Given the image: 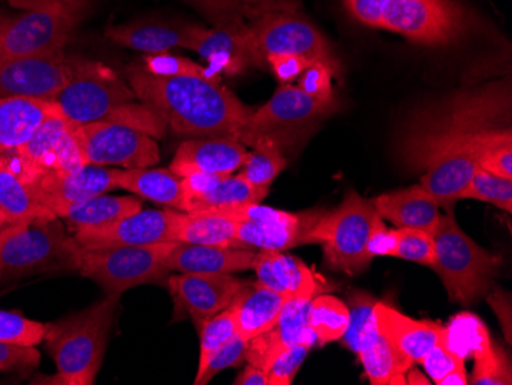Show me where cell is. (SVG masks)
Returning a JSON list of instances; mask_svg holds the SVG:
<instances>
[{"instance_id": "cell-1", "label": "cell", "mask_w": 512, "mask_h": 385, "mask_svg": "<svg viewBox=\"0 0 512 385\" xmlns=\"http://www.w3.org/2000/svg\"><path fill=\"white\" fill-rule=\"evenodd\" d=\"M128 83L135 97L172 131L191 139L240 140L252 112L217 77L154 76L134 63L128 68Z\"/></svg>"}, {"instance_id": "cell-2", "label": "cell", "mask_w": 512, "mask_h": 385, "mask_svg": "<svg viewBox=\"0 0 512 385\" xmlns=\"http://www.w3.org/2000/svg\"><path fill=\"white\" fill-rule=\"evenodd\" d=\"M509 112L511 89L505 83L456 94L414 114L401 137L402 160L422 171L434 155L473 145L480 132L508 125Z\"/></svg>"}, {"instance_id": "cell-3", "label": "cell", "mask_w": 512, "mask_h": 385, "mask_svg": "<svg viewBox=\"0 0 512 385\" xmlns=\"http://www.w3.org/2000/svg\"><path fill=\"white\" fill-rule=\"evenodd\" d=\"M365 27L401 34L428 47H448L471 30V16L456 0H344Z\"/></svg>"}, {"instance_id": "cell-4", "label": "cell", "mask_w": 512, "mask_h": 385, "mask_svg": "<svg viewBox=\"0 0 512 385\" xmlns=\"http://www.w3.org/2000/svg\"><path fill=\"white\" fill-rule=\"evenodd\" d=\"M119 301L106 297L56 323L46 324V349L56 362L60 384H94L102 369Z\"/></svg>"}, {"instance_id": "cell-5", "label": "cell", "mask_w": 512, "mask_h": 385, "mask_svg": "<svg viewBox=\"0 0 512 385\" xmlns=\"http://www.w3.org/2000/svg\"><path fill=\"white\" fill-rule=\"evenodd\" d=\"M82 247L59 217H34L8 223L0 231V281L79 270Z\"/></svg>"}, {"instance_id": "cell-6", "label": "cell", "mask_w": 512, "mask_h": 385, "mask_svg": "<svg viewBox=\"0 0 512 385\" xmlns=\"http://www.w3.org/2000/svg\"><path fill=\"white\" fill-rule=\"evenodd\" d=\"M436 260L433 269L450 300L468 306L490 292L502 260L474 243L457 224L453 211L442 215L433 231Z\"/></svg>"}, {"instance_id": "cell-7", "label": "cell", "mask_w": 512, "mask_h": 385, "mask_svg": "<svg viewBox=\"0 0 512 385\" xmlns=\"http://www.w3.org/2000/svg\"><path fill=\"white\" fill-rule=\"evenodd\" d=\"M89 0H51L17 16L0 11V63L65 50Z\"/></svg>"}, {"instance_id": "cell-8", "label": "cell", "mask_w": 512, "mask_h": 385, "mask_svg": "<svg viewBox=\"0 0 512 385\" xmlns=\"http://www.w3.org/2000/svg\"><path fill=\"white\" fill-rule=\"evenodd\" d=\"M338 100L315 99L298 86L283 85L260 109L250 112L240 142L252 148L260 140H269L276 148H295L325 117L330 116Z\"/></svg>"}, {"instance_id": "cell-9", "label": "cell", "mask_w": 512, "mask_h": 385, "mask_svg": "<svg viewBox=\"0 0 512 385\" xmlns=\"http://www.w3.org/2000/svg\"><path fill=\"white\" fill-rule=\"evenodd\" d=\"M378 218L373 201L350 191L338 208L322 212L307 235V244H321L325 260L344 274L359 275L375 258L368 254V238Z\"/></svg>"}, {"instance_id": "cell-10", "label": "cell", "mask_w": 512, "mask_h": 385, "mask_svg": "<svg viewBox=\"0 0 512 385\" xmlns=\"http://www.w3.org/2000/svg\"><path fill=\"white\" fill-rule=\"evenodd\" d=\"M175 243L82 249L79 270L83 277L100 284L106 297L120 300L132 287L160 283L169 274L165 260Z\"/></svg>"}, {"instance_id": "cell-11", "label": "cell", "mask_w": 512, "mask_h": 385, "mask_svg": "<svg viewBox=\"0 0 512 385\" xmlns=\"http://www.w3.org/2000/svg\"><path fill=\"white\" fill-rule=\"evenodd\" d=\"M137 99L129 83L105 63L74 57V74L53 100L74 125L108 120L120 106Z\"/></svg>"}, {"instance_id": "cell-12", "label": "cell", "mask_w": 512, "mask_h": 385, "mask_svg": "<svg viewBox=\"0 0 512 385\" xmlns=\"http://www.w3.org/2000/svg\"><path fill=\"white\" fill-rule=\"evenodd\" d=\"M76 139L85 165L135 169L149 168L160 160L151 135L125 123L100 120L76 125Z\"/></svg>"}, {"instance_id": "cell-13", "label": "cell", "mask_w": 512, "mask_h": 385, "mask_svg": "<svg viewBox=\"0 0 512 385\" xmlns=\"http://www.w3.org/2000/svg\"><path fill=\"white\" fill-rule=\"evenodd\" d=\"M0 157L13 166L27 185L40 175L74 171L85 166L76 139V125L62 114L46 120L22 148Z\"/></svg>"}, {"instance_id": "cell-14", "label": "cell", "mask_w": 512, "mask_h": 385, "mask_svg": "<svg viewBox=\"0 0 512 385\" xmlns=\"http://www.w3.org/2000/svg\"><path fill=\"white\" fill-rule=\"evenodd\" d=\"M324 211H278L261 205H247L224 212L223 217L237 221V237L252 251H287L307 244V235Z\"/></svg>"}, {"instance_id": "cell-15", "label": "cell", "mask_w": 512, "mask_h": 385, "mask_svg": "<svg viewBox=\"0 0 512 385\" xmlns=\"http://www.w3.org/2000/svg\"><path fill=\"white\" fill-rule=\"evenodd\" d=\"M250 39L261 65L269 56L296 54L338 66L329 40L298 13H270L249 22Z\"/></svg>"}, {"instance_id": "cell-16", "label": "cell", "mask_w": 512, "mask_h": 385, "mask_svg": "<svg viewBox=\"0 0 512 385\" xmlns=\"http://www.w3.org/2000/svg\"><path fill=\"white\" fill-rule=\"evenodd\" d=\"M74 74V57L65 50L0 63V97L53 102Z\"/></svg>"}, {"instance_id": "cell-17", "label": "cell", "mask_w": 512, "mask_h": 385, "mask_svg": "<svg viewBox=\"0 0 512 385\" xmlns=\"http://www.w3.org/2000/svg\"><path fill=\"white\" fill-rule=\"evenodd\" d=\"M183 212L138 211L115 223L82 228L74 231V238L82 249L102 247L149 246L175 241V231Z\"/></svg>"}, {"instance_id": "cell-18", "label": "cell", "mask_w": 512, "mask_h": 385, "mask_svg": "<svg viewBox=\"0 0 512 385\" xmlns=\"http://www.w3.org/2000/svg\"><path fill=\"white\" fill-rule=\"evenodd\" d=\"M28 186L40 205L59 218L83 201L115 189L112 169L94 165H85L74 171L40 175Z\"/></svg>"}, {"instance_id": "cell-19", "label": "cell", "mask_w": 512, "mask_h": 385, "mask_svg": "<svg viewBox=\"0 0 512 385\" xmlns=\"http://www.w3.org/2000/svg\"><path fill=\"white\" fill-rule=\"evenodd\" d=\"M243 286L244 281L234 274H180L169 278L175 312L191 316L198 330L227 309Z\"/></svg>"}, {"instance_id": "cell-20", "label": "cell", "mask_w": 512, "mask_h": 385, "mask_svg": "<svg viewBox=\"0 0 512 385\" xmlns=\"http://www.w3.org/2000/svg\"><path fill=\"white\" fill-rule=\"evenodd\" d=\"M318 293H321V289H309L290 297L279 313L275 326L250 339L247 362L266 372L270 362L289 347L299 343L315 344V333L309 327V310Z\"/></svg>"}, {"instance_id": "cell-21", "label": "cell", "mask_w": 512, "mask_h": 385, "mask_svg": "<svg viewBox=\"0 0 512 385\" xmlns=\"http://www.w3.org/2000/svg\"><path fill=\"white\" fill-rule=\"evenodd\" d=\"M186 214H224L247 205H258L267 197V189L250 185L237 175H189L181 178Z\"/></svg>"}, {"instance_id": "cell-22", "label": "cell", "mask_w": 512, "mask_h": 385, "mask_svg": "<svg viewBox=\"0 0 512 385\" xmlns=\"http://www.w3.org/2000/svg\"><path fill=\"white\" fill-rule=\"evenodd\" d=\"M192 51L209 63L207 71L212 77L237 76L249 66L263 68L250 39L249 22L218 25L209 30L201 27Z\"/></svg>"}, {"instance_id": "cell-23", "label": "cell", "mask_w": 512, "mask_h": 385, "mask_svg": "<svg viewBox=\"0 0 512 385\" xmlns=\"http://www.w3.org/2000/svg\"><path fill=\"white\" fill-rule=\"evenodd\" d=\"M247 146L237 139L184 140L175 152L171 171L178 177L189 175H232L246 163Z\"/></svg>"}, {"instance_id": "cell-24", "label": "cell", "mask_w": 512, "mask_h": 385, "mask_svg": "<svg viewBox=\"0 0 512 385\" xmlns=\"http://www.w3.org/2000/svg\"><path fill=\"white\" fill-rule=\"evenodd\" d=\"M373 313L379 330L413 364H421L425 355L437 344L450 341V329L430 321L413 320L381 301L376 303Z\"/></svg>"}, {"instance_id": "cell-25", "label": "cell", "mask_w": 512, "mask_h": 385, "mask_svg": "<svg viewBox=\"0 0 512 385\" xmlns=\"http://www.w3.org/2000/svg\"><path fill=\"white\" fill-rule=\"evenodd\" d=\"M477 168L474 145L440 152L422 168L421 186L433 195L439 206L450 211L451 206L460 200Z\"/></svg>"}, {"instance_id": "cell-26", "label": "cell", "mask_w": 512, "mask_h": 385, "mask_svg": "<svg viewBox=\"0 0 512 385\" xmlns=\"http://www.w3.org/2000/svg\"><path fill=\"white\" fill-rule=\"evenodd\" d=\"M256 252L238 247L175 243L166 257L165 267L180 274H235L252 269Z\"/></svg>"}, {"instance_id": "cell-27", "label": "cell", "mask_w": 512, "mask_h": 385, "mask_svg": "<svg viewBox=\"0 0 512 385\" xmlns=\"http://www.w3.org/2000/svg\"><path fill=\"white\" fill-rule=\"evenodd\" d=\"M198 25H175L165 22H134V24L109 25L105 36L122 47L145 54H163L184 48L191 50L197 40Z\"/></svg>"}, {"instance_id": "cell-28", "label": "cell", "mask_w": 512, "mask_h": 385, "mask_svg": "<svg viewBox=\"0 0 512 385\" xmlns=\"http://www.w3.org/2000/svg\"><path fill=\"white\" fill-rule=\"evenodd\" d=\"M57 114L62 112L54 102L28 97H0V155L22 148L46 120Z\"/></svg>"}, {"instance_id": "cell-29", "label": "cell", "mask_w": 512, "mask_h": 385, "mask_svg": "<svg viewBox=\"0 0 512 385\" xmlns=\"http://www.w3.org/2000/svg\"><path fill=\"white\" fill-rule=\"evenodd\" d=\"M373 206L382 220L391 221L398 228L421 229L430 234L442 217L439 203L421 185L379 195Z\"/></svg>"}, {"instance_id": "cell-30", "label": "cell", "mask_w": 512, "mask_h": 385, "mask_svg": "<svg viewBox=\"0 0 512 385\" xmlns=\"http://www.w3.org/2000/svg\"><path fill=\"white\" fill-rule=\"evenodd\" d=\"M359 359L373 385L407 384L405 373L413 361L399 352L379 330L375 313L359 339Z\"/></svg>"}, {"instance_id": "cell-31", "label": "cell", "mask_w": 512, "mask_h": 385, "mask_svg": "<svg viewBox=\"0 0 512 385\" xmlns=\"http://www.w3.org/2000/svg\"><path fill=\"white\" fill-rule=\"evenodd\" d=\"M287 300L289 298L267 289L258 281L252 286L244 284L230 304L238 335L250 341L272 329Z\"/></svg>"}, {"instance_id": "cell-32", "label": "cell", "mask_w": 512, "mask_h": 385, "mask_svg": "<svg viewBox=\"0 0 512 385\" xmlns=\"http://www.w3.org/2000/svg\"><path fill=\"white\" fill-rule=\"evenodd\" d=\"M252 269L258 283L287 298L304 290L321 289L312 270L299 258L284 255L283 251L256 252Z\"/></svg>"}, {"instance_id": "cell-33", "label": "cell", "mask_w": 512, "mask_h": 385, "mask_svg": "<svg viewBox=\"0 0 512 385\" xmlns=\"http://www.w3.org/2000/svg\"><path fill=\"white\" fill-rule=\"evenodd\" d=\"M112 178L115 188L125 189L158 205L171 206L177 211L186 209L181 177L171 169H112Z\"/></svg>"}, {"instance_id": "cell-34", "label": "cell", "mask_w": 512, "mask_h": 385, "mask_svg": "<svg viewBox=\"0 0 512 385\" xmlns=\"http://www.w3.org/2000/svg\"><path fill=\"white\" fill-rule=\"evenodd\" d=\"M238 223L218 214H181L180 223L175 231L177 243L211 244V246H244L237 237ZM252 251V249H250Z\"/></svg>"}, {"instance_id": "cell-35", "label": "cell", "mask_w": 512, "mask_h": 385, "mask_svg": "<svg viewBox=\"0 0 512 385\" xmlns=\"http://www.w3.org/2000/svg\"><path fill=\"white\" fill-rule=\"evenodd\" d=\"M142 211V201L135 197H115V195H97L80 205L68 209L62 218L77 231L82 228H97L115 223L129 215Z\"/></svg>"}, {"instance_id": "cell-36", "label": "cell", "mask_w": 512, "mask_h": 385, "mask_svg": "<svg viewBox=\"0 0 512 385\" xmlns=\"http://www.w3.org/2000/svg\"><path fill=\"white\" fill-rule=\"evenodd\" d=\"M0 214L8 223L34 217H56L34 197L30 186L0 157Z\"/></svg>"}, {"instance_id": "cell-37", "label": "cell", "mask_w": 512, "mask_h": 385, "mask_svg": "<svg viewBox=\"0 0 512 385\" xmlns=\"http://www.w3.org/2000/svg\"><path fill=\"white\" fill-rule=\"evenodd\" d=\"M477 166L499 175L512 178V131L511 126L486 129L474 137Z\"/></svg>"}, {"instance_id": "cell-38", "label": "cell", "mask_w": 512, "mask_h": 385, "mask_svg": "<svg viewBox=\"0 0 512 385\" xmlns=\"http://www.w3.org/2000/svg\"><path fill=\"white\" fill-rule=\"evenodd\" d=\"M471 353L476 359L473 378L474 385H509L512 384L511 366L508 358L500 347L491 341L485 327L476 336V341L470 346Z\"/></svg>"}, {"instance_id": "cell-39", "label": "cell", "mask_w": 512, "mask_h": 385, "mask_svg": "<svg viewBox=\"0 0 512 385\" xmlns=\"http://www.w3.org/2000/svg\"><path fill=\"white\" fill-rule=\"evenodd\" d=\"M348 323L350 310L344 301L324 293H318L313 298L309 310V327L321 346L341 339Z\"/></svg>"}, {"instance_id": "cell-40", "label": "cell", "mask_w": 512, "mask_h": 385, "mask_svg": "<svg viewBox=\"0 0 512 385\" xmlns=\"http://www.w3.org/2000/svg\"><path fill=\"white\" fill-rule=\"evenodd\" d=\"M240 175L256 188L269 191L273 180L286 169L287 158L283 151L269 140H260L252 146Z\"/></svg>"}, {"instance_id": "cell-41", "label": "cell", "mask_w": 512, "mask_h": 385, "mask_svg": "<svg viewBox=\"0 0 512 385\" xmlns=\"http://www.w3.org/2000/svg\"><path fill=\"white\" fill-rule=\"evenodd\" d=\"M465 198L486 201L503 211L511 212L512 178L499 177L485 169L477 168L467 188L460 195V200Z\"/></svg>"}, {"instance_id": "cell-42", "label": "cell", "mask_w": 512, "mask_h": 385, "mask_svg": "<svg viewBox=\"0 0 512 385\" xmlns=\"http://www.w3.org/2000/svg\"><path fill=\"white\" fill-rule=\"evenodd\" d=\"M237 335V326H235V316L230 306L223 312L212 316L200 327V361H198L197 376L206 369L207 362L211 361L212 356L229 341Z\"/></svg>"}, {"instance_id": "cell-43", "label": "cell", "mask_w": 512, "mask_h": 385, "mask_svg": "<svg viewBox=\"0 0 512 385\" xmlns=\"http://www.w3.org/2000/svg\"><path fill=\"white\" fill-rule=\"evenodd\" d=\"M46 324L17 312L0 309V341L16 346L36 347L45 341Z\"/></svg>"}, {"instance_id": "cell-44", "label": "cell", "mask_w": 512, "mask_h": 385, "mask_svg": "<svg viewBox=\"0 0 512 385\" xmlns=\"http://www.w3.org/2000/svg\"><path fill=\"white\" fill-rule=\"evenodd\" d=\"M394 257L424 266H433L436 260L433 235L421 229L399 228L398 247Z\"/></svg>"}, {"instance_id": "cell-45", "label": "cell", "mask_w": 512, "mask_h": 385, "mask_svg": "<svg viewBox=\"0 0 512 385\" xmlns=\"http://www.w3.org/2000/svg\"><path fill=\"white\" fill-rule=\"evenodd\" d=\"M143 70L154 76L177 77L197 76L212 77L207 68L197 65L186 57L174 56V54H146L142 59ZM220 79V77H217Z\"/></svg>"}, {"instance_id": "cell-46", "label": "cell", "mask_w": 512, "mask_h": 385, "mask_svg": "<svg viewBox=\"0 0 512 385\" xmlns=\"http://www.w3.org/2000/svg\"><path fill=\"white\" fill-rule=\"evenodd\" d=\"M378 301L375 298L368 295L365 292H356L352 295L350 300V323H348L347 330H345L344 336L341 341L347 349L352 352L358 353L359 339H361L362 332H364L367 324L370 323L373 318V310Z\"/></svg>"}, {"instance_id": "cell-47", "label": "cell", "mask_w": 512, "mask_h": 385, "mask_svg": "<svg viewBox=\"0 0 512 385\" xmlns=\"http://www.w3.org/2000/svg\"><path fill=\"white\" fill-rule=\"evenodd\" d=\"M312 347V343H299L279 353L266 370L269 385L292 384Z\"/></svg>"}, {"instance_id": "cell-48", "label": "cell", "mask_w": 512, "mask_h": 385, "mask_svg": "<svg viewBox=\"0 0 512 385\" xmlns=\"http://www.w3.org/2000/svg\"><path fill=\"white\" fill-rule=\"evenodd\" d=\"M250 341L241 338L240 335H235L234 338L229 339L214 356L211 361L207 362L206 369L201 373L200 378L195 379V385H206L223 370L230 369V367L240 366L241 362L246 359L247 349H249Z\"/></svg>"}, {"instance_id": "cell-49", "label": "cell", "mask_w": 512, "mask_h": 385, "mask_svg": "<svg viewBox=\"0 0 512 385\" xmlns=\"http://www.w3.org/2000/svg\"><path fill=\"white\" fill-rule=\"evenodd\" d=\"M336 68L338 66L321 62V60L310 63L306 70L302 71L296 86L309 96L315 97V99H335L333 76H335Z\"/></svg>"}, {"instance_id": "cell-50", "label": "cell", "mask_w": 512, "mask_h": 385, "mask_svg": "<svg viewBox=\"0 0 512 385\" xmlns=\"http://www.w3.org/2000/svg\"><path fill=\"white\" fill-rule=\"evenodd\" d=\"M421 364L427 370L428 376L437 384L448 373L465 367V358L462 353L450 346V341H447L434 346L422 359Z\"/></svg>"}, {"instance_id": "cell-51", "label": "cell", "mask_w": 512, "mask_h": 385, "mask_svg": "<svg viewBox=\"0 0 512 385\" xmlns=\"http://www.w3.org/2000/svg\"><path fill=\"white\" fill-rule=\"evenodd\" d=\"M37 347L16 346L0 341V373L25 372L40 364Z\"/></svg>"}, {"instance_id": "cell-52", "label": "cell", "mask_w": 512, "mask_h": 385, "mask_svg": "<svg viewBox=\"0 0 512 385\" xmlns=\"http://www.w3.org/2000/svg\"><path fill=\"white\" fill-rule=\"evenodd\" d=\"M186 2L201 11L207 19L211 20L214 27L246 22L241 17L234 0H186Z\"/></svg>"}, {"instance_id": "cell-53", "label": "cell", "mask_w": 512, "mask_h": 385, "mask_svg": "<svg viewBox=\"0 0 512 385\" xmlns=\"http://www.w3.org/2000/svg\"><path fill=\"white\" fill-rule=\"evenodd\" d=\"M246 22L270 13H298L299 0H234Z\"/></svg>"}, {"instance_id": "cell-54", "label": "cell", "mask_w": 512, "mask_h": 385, "mask_svg": "<svg viewBox=\"0 0 512 385\" xmlns=\"http://www.w3.org/2000/svg\"><path fill=\"white\" fill-rule=\"evenodd\" d=\"M398 247V229L390 231L385 226L382 218H376L373 229H371L370 238H368V254L371 257H394Z\"/></svg>"}, {"instance_id": "cell-55", "label": "cell", "mask_w": 512, "mask_h": 385, "mask_svg": "<svg viewBox=\"0 0 512 385\" xmlns=\"http://www.w3.org/2000/svg\"><path fill=\"white\" fill-rule=\"evenodd\" d=\"M270 70L278 77L279 82L289 83L298 79L302 71L306 70L313 60L304 56H296V54H281V56H269L266 59Z\"/></svg>"}, {"instance_id": "cell-56", "label": "cell", "mask_w": 512, "mask_h": 385, "mask_svg": "<svg viewBox=\"0 0 512 385\" xmlns=\"http://www.w3.org/2000/svg\"><path fill=\"white\" fill-rule=\"evenodd\" d=\"M235 385H269V379H267V373L264 372L260 367L249 366L243 370V373L237 376L234 381Z\"/></svg>"}, {"instance_id": "cell-57", "label": "cell", "mask_w": 512, "mask_h": 385, "mask_svg": "<svg viewBox=\"0 0 512 385\" xmlns=\"http://www.w3.org/2000/svg\"><path fill=\"white\" fill-rule=\"evenodd\" d=\"M470 384V378L465 372V367L462 369L453 370V372L445 375L444 378L437 382V385H468Z\"/></svg>"}, {"instance_id": "cell-58", "label": "cell", "mask_w": 512, "mask_h": 385, "mask_svg": "<svg viewBox=\"0 0 512 385\" xmlns=\"http://www.w3.org/2000/svg\"><path fill=\"white\" fill-rule=\"evenodd\" d=\"M8 4L17 10H33V8L42 7V5L48 4L51 0H7Z\"/></svg>"}, {"instance_id": "cell-59", "label": "cell", "mask_w": 512, "mask_h": 385, "mask_svg": "<svg viewBox=\"0 0 512 385\" xmlns=\"http://www.w3.org/2000/svg\"><path fill=\"white\" fill-rule=\"evenodd\" d=\"M7 224H8V221L5 220L4 215L0 214V231H2V229H4L5 226H7Z\"/></svg>"}]
</instances>
